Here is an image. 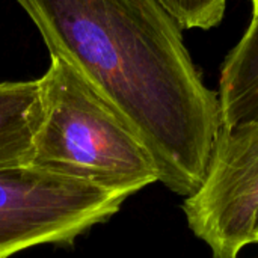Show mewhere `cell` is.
<instances>
[{
    "instance_id": "6",
    "label": "cell",
    "mask_w": 258,
    "mask_h": 258,
    "mask_svg": "<svg viewBox=\"0 0 258 258\" xmlns=\"http://www.w3.org/2000/svg\"><path fill=\"white\" fill-rule=\"evenodd\" d=\"M218 97L221 128L258 121V12L222 65Z\"/></svg>"
},
{
    "instance_id": "3",
    "label": "cell",
    "mask_w": 258,
    "mask_h": 258,
    "mask_svg": "<svg viewBox=\"0 0 258 258\" xmlns=\"http://www.w3.org/2000/svg\"><path fill=\"white\" fill-rule=\"evenodd\" d=\"M125 200L33 166L0 171V258L41 245L71 246Z\"/></svg>"
},
{
    "instance_id": "7",
    "label": "cell",
    "mask_w": 258,
    "mask_h": 258,
    "mask_svg": "<svg viewBox=\"0 0 258 258\" xmlns=\"http://www.w3.org/2000/svg\"><path fill=\"white\" fill-rule=\"evenodd\" d=\"M228 0H160L181 29H210L216 26Z\"/></svg>"
},
{
    "instance_id": "10",
    "label": "cell",
    "mask_w": 258,
    "mask_h": 258,
    "mask_svg": "<svg viewBox=\"0 0 258 258\" xmlns=\"http://www.w3.org/2000/svg\"><path fill=\"white\" fill-rule=\"evenodd\" d=\"M257 258H258V257H257Z\"/></svg>"
},
{
    "instance_id": "2",
    "label": "cell",
    "mask_w": 258,
    "mask_h": 258,
    "mask_svg": "<svg viewBox=\"0 0 258 258\" xmlns=\"http://www.w3.org/2000/svg\"><path fill=\"white\" fill-rule=\"evenodd\" d=\"M44 113L30 166L132 197L159 181L147 148L62 60L41 77Z\"/></svg>"
},
{
    "instance_id": "1",
    "label": "cell",
    "mask_w": 258,
    "mask_h": 258,
    "mask_svg": "<svg viewBox=\"0 0 258 258\" xmlns=\"http://www.w3.org/2000/svg\"><path fill=\"white\" fill-rule=\"evenodd\" d=\"M51 57L68 65L136 135L159 181L189 198L203 186L219 136L209 89L160 0H15Z\"/></svg>"
},
{
    "instance_id": "5",
    "label": "cell",
    "mask_w": 258,
    "mask_h": 258,
    "mask_svg": "<svg viewBox=\"0 0 258 258\" xmlns=\"http://www.w3.org/2000/svg\"><path fill=\"white\" fill-rule=\"evenodd\" d=\"M42 113L41 77L0 83V171L30 166Z\"/></svg>"
},
{
    "instance_id": "4",
    "label": "cell",
    "mask_w": 258,
    "mask_h": 258,
    "mask_svg": "<svg viewBox=\"0 0 258 258\" xmlns=\"http://www.w3.org/2000/svg\"><path fill=\"white\" fill-rule=\"evenodd\" d=\"M192 233L215 258L254 243L258 213V121L221 128L203 186L184 200Z\"/></svg>"
},
{
    "instance_id": "8",
    "label": "cell",
    "mask_w": 258,
    "mask_h": 258,
    "mask_svg": "<svg viewBox=\"0 0 258 258\" xmlns=\"http://www.w3.org/2000/svg\"><path fill=\"white\" fill-rule=\"evenodd\" d=\"M254 243H258V213H257V224H255V236H254Z\"/></svg>"
},
{
    "instance_id": "9",
    "label": "cell",
    "mask_w": 258,
    "mask_h": 258,
    "mask_svg": "<svg viewBox=\"0 0 258 258\" xmlns=\"http://www.w3.org/2000/svg\"><path fill=\"white\" fill-rule=\"evenodd\" d=\"M252 9L254 12H258V0H252Z\"/></svg>"
}]
</instances>
